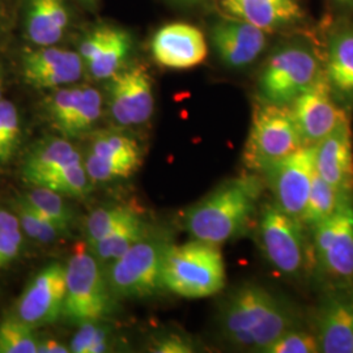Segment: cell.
I'll list each match as a JSON object with an SVG mask.
<instances>
[{"label":"cell","instance_id":"14","mask_svg":"<svg viewBox=\"0 0 353 353\" xmlns=\"http://www.w3.org/2000/svg\"><path fill=\"white\" fill-rule=\"evenodd\" d=\"M290 106L303 145H316L348 117L335 100L325 72Z\"/></svg>","mask_w":353,"mask_h":353},{"label":"cell","instance_id":"5","mask_svg":"<svg viewBox=\"0 0 353 353\" xmlns=\"http://www.w3.org/2000/svg\"><path fill=\"white\" fill-rule=\"evenodd\" d=\"M303 147L288 105L259 100L252 109V125L243 148V164L254 173L265 170Z\"/></svg>","mask_w":353,"mask_h":353},{"label":"cell","instance_id":"9","mask_svg":"<svg viewBox=\"0 0 353 353\" xmlns=\"http://www.w3.org/2000/svg\"><path fill=\"white\" fill-rule=\"evenodd\" d=\"M322 72L312 49L299 43L285 45L265 62L258 80L259 100L290 106Z\"/></svg>","mask_w":353,"mask_h":353},{"label":"cell","instance_id":"8","mask_svg":"<svg viewBox=\"0 0 353 353\" xmlns=\"http://www.w3.org/2000/svg\"><path fill=\"white\" fill-rule=\"evenodd\" d=\"M170 243L164 237L148 233L105 268L109 287L115 297L144 299L164 287L165 252Z\"/></svg>","mask_w":353,"mask_h":353},{"label":"cell","instance_id":"10","mask_svg":"<svg viewBox=\"0 0 353 353\" xmlns=\"http://www.w3.org/2000/svg\"><path fill=\"white\" fill-rule=\"evenodd\" d=\"M312 254L323 278L336 285L352 283L353 199L313 229Z\"/></svg>","mask_w":353,"mask_h":353},{"label":"cell","instance_id":"45","mask_svg":"<svg viewBox=\"0 0 353 353\" xmlns=\"http://www.w3.org/2000/svg\"><path fill=\"white\" fill-rule=\"evenodd\" d=\"M1 265H4V263H3V262H1V259H0V267H1Z\"/></svg>","mask_w":353,"mask_h":353},{"label":"cell","instance_id":"2","mask_svg":"<svg viewBox=\"0 0 353 353\" xmlns=\"http://www.w3.org/2000/svg\"><path fill=\"white\" fill-rule=\"evenodd\" d=\"M262 190L252 174L229 179L185 211L183 225L194 240L217 246L233 240L252 223Z\"/></svg>","mask_w":353,"mask_h":353},{"label":"cell","instance_id":"43","mask_svg":"<svg viewBox=\"0 0 353 353\" xmlns=\"http://www.w3.org/2000/svg\"><path fill=\"white\" fill-rule=\"evenodd\" d=\"M0 164H6L4 157H3V151H1V145H0Z\"/></svg>","mask_w":353,"mask_h":353},{"label":"cell","instance_id":"19","mask_svg":"<svg viewBox=\"0 0 353 353\" xmlns=\"http://www.w3.org/2000/svg\"><path fill=\"white\" fill-rule=\"evenodd\" d=\"M350 115L314 145L318 176L344 194L353 195V139Z\"/></svg>","mask_w":353,"mask_h":353},{"label":"cell","instance_id":"15","mask_svg":"<svg viewBox=\"0 0 353 353\" xmlns=\"http://www.w3.org/2000/svg\"><path fill=\"white\" fill-rule=\"evenodd\" d=\"M85 71L79 52L54 46H37L24 52L21 74L26 84L36 89L68 87Z\"/></svg>","mask_w":353,"mask_h":353},{"label":"cell","instance_id":"4","mask_svg":"<svg viewBox=\"0 0 353 353\" xmlns=\"http://www.w3.org/2000/svg\"><path fill=\"white\" fill-rule=\"evenodd\" d=\"M114 299L100 261L79 243L65 265L62 316L75 325L100 322L113 313Z\"/></svg>","mask_w":353,"mask_h":353},{"label":"cell","instance_id":"26","mask_svg":"<svg viewBox=\"0 0 353 353\" xmlns=\"http://www.w3.org/2000/svg\"><path fill=\"white\" fill-rule=\"evenodd\" d=\"M353 199V195L344 194L316 174L307 198L301 221L305 227L314 229L335 214L343 203Z\"/></svg>","mask_w":353,"mask_h":353},{"label":"cell","instance_id":"29","mask_svg":"<svg viewBox=\"0 0 353 353\" xmlns=\"http://www.w3.org/2000/svg\"><path fill=\"white\" fill-rule=\"evenodd\" d=\"M102 105L101 93L97 89L84 85L80 103L62 134L64 138H77L89 132L101 118Z\"/></svg>","mask_w":353,"mask_h":353},{"label":"cell","instance_id":"35","mask_svg":"<svg viewBox=\"0 0 353 353\" xmlns=\"http://www.w3.org/2000/svg\"><path fill=\"white\" fill-rule=\"evenodd\" d=\"M319 352L316 335L301 327L284 332L274 341L265 353H316Z\"/></svg>","mask_w":353,"mask_h":353},{"label":"cell","instance_id":"44","mask_svg":"<svg viewBox=\"0 0 353 353\" xmlns=\"http://www.w3.org/2000/svg\"><path fill=\"white\" fill-rule=\"evenodd\" d=\"M0 100H1V79H0Z\"/></svg>","mask_w":353,"mask_h":353},{"label":"cell","instance_id":"33","mask_svg":"<svg viewBox=\"0 0 353 353\" xmlns=\"http://www.w3.org/2000/svg\"><path fill=\"white\" fill-rule=\"evenodd\" d=\"M21 140L20 115L14 103L0 100V145L3 151L4 163L7 164Z\"/></svg>","mask_w":353,"mask_h":353},{"label":"cell","instance_id":"25","mask_svg":"<svg viewBox=\"0 0 353 353\" xmlns=\"http://www.w3.org/2000/svg\"><path fill=\"white\" fill-rule=\"evenodd\" d=\"M147 234L148 229L145 223L140 219L139 214H135L88 248L100 262L108 263L119 258Z\"/></svg>","mask_w":353,"mask_h":353},{"label":"cell","instance_id":"28","mask_svg":"<svg viewBox=\"0 0 353 353\" xmlns=\"http://www.w3.org/2000/svg\"><path fill=\"white\" fill-rule=\"evenodd\" d=\"M24 198L38 212L48 217L57 225L63 228L64 230L70 232V228L74 223V212L68 204L64 202L63 195L52 190L33 186V189L26 192Z\"/></svg>","mask_w":353,"mask_h":353},{"label":"cell","instance_id":"39","mask_svg":"<svg viewBox=\"0 0 353 353\" xmlns=\"http://www.w3.org/2000/svg\"><path fill=\"white\" fill-rule=\"evenodd\" d=\"M8 3H10V0H0V26L4 21L6 12H7V8H8Z\"/></svg>","mask_w":353,"mask_h":353},{"label":"cell","instance_id":"31","mask_svg":"<svg viewBox=\"0 0 353 353\" xmlns=\"http://www.w3.org/2000/svg\"><path fill=\"white\" fill-rule=\"evenodd\" d=\"M135 214L137 211L128 205H110L96 210L85 221L87 245L92 246Z\"/></svg>","mask_w":353,"mask_h":353},{"label":"cell","instance_id":"22","mask_svg":"<svg viewBox=\"0 0 353 353\" xmlns=\"http://www.w3.org/2000/svg\"><path fill=\"white\" fill-rule=\"evenodd\" d=\"M229 17H234L272 32L301 20L303 11L296 0H220Z\"/></svg>","mask_w":353,"mask_h":353},{"label":"cell","instance_id":"13","mask_svg":"<svg viewBox=\"0 0 353 353\" xmlns=\"http://www.w3.org/2000/svg\"><path fill=\"white\" fill-rule=\"evenodd\" d=\"M64 296L65 267L51 263L28 283L14 306V316L33 328L51 325L62 316Z\"/></svg>","mask_w":353,"mask_h":353},{"label":"cell","instance_id":"11","mask_svg":"<svg viewBox=\"0 0 353 353\" xmlns=\"http://www.w3.org/2000/svg\"><path fill=\"white\" fill-rule=\"evenodd\" d=\"M262 176L279 208L301 220L316 176L314 145H303L270 166Z\"/></svg>","mask_w":353,"mask_h":353},{"label":"cell","instance_id":"42","mask_svg":"<svg viewBox=\"0 0 353 353\" xmlns=\"http://www.w3.org/2000/svg\"><path fill=\"white\" fill-rule=\"evenodd\" d=\"M334 1H336L339 4H351V0H334Z\"/></svg>","mask_w":353,"mask_h":353},{"label":"cell","instance_id":"23","mask_svg":"<svg viewBox=\"0 0 353 353\" xmlns=\"http://www.w3.org/2000/svg\"><path fill=\"white\" fill-rule=\"evenodd\" d=\"M325 76L334 96L353 101V28L336 30L328 42Z\"/></svg>","mask_w":353,"mask_h":353},{"label":"cell","instance_id":"17","mask_svg":"<svg viewBox=\"0 0 353 353\" xmlns=\"http://www.w3.org/2000/svg\"><path fill=\"white\" fill-rule=\"evenodd\" d=\"M131 46L132 39L126 30L100 26L81 38L77 52L89 75L96 80H108L122 68Z\"/></svg>","mask_w":353,"mask_h":353},{"label":"cell","instance_id":"7","mask_svg":"<svg viewBox=\"0 0 353 353\" xmlns=\"http://www.w3.org/2000/svg\"><path fill=\"white\" fill-rule=\"evenodd\" d=\"M303 221L265 203L258 221V243L267 262L280 275L303 278L313 256Z\"/></svg>","mask_w":353,"mask_h":353},{"label":"cell","instance_id":"32","mask_svg":"<svg viewBox=\"0 0 353 353\" xmlns=\"http://www.w3.org/2000/svg\"><path fill=\"white\" fill-rule=\"evenodd\" d=\"M23 246V229L14 211L0 207V259L4 265L16 259Z\"/></svg>","mask_w":353,"mask_h":353},{"label":"cell","instance_id":"3","mask_svg":"<svg viewBox=\"0 0 353 353\" xmlns=\"http://www.w3.org/2000/svg\"><path fill=\"white\" fill-rule=\"evenodd\" d=\"M225 279V263L217 245L194 240L168 246L163 281L170 292L185 299H204L221 292Z\"/></svg>","mask_w":353,"mask_h":353},{"label":"cell","instance_id":"16","mask_svg":"<svg viewBox=\"0 0 353 353\" xmlns=\"http://www.w3.org/2000/svg\"><path fill=\"white\" fill-rule=\"evenodd\" d=\"M319 352L353 353V292L336 285L327 293L316 316Z\"/></svg>","mask_w":353,"mask_h":353},{"label":"cell","instance_id":"36","mask_svg":"<svg viewBox=\"0 0 353 353\" xmlns=\"http://www.w3.org/2000/svg\"><path fill=\"white\" fill-rule=\"evenodd\" d=\"M83 163L89 179L92 182H108V181L132 176V173L126 168L106 161L89 152L85 159H83Z\"/></svg>","mask_w":353,"mask_h":353},{"label":"cell","instance_id":"24","mask_svg":"<svg viewBox=\"0 0 353 353\" xmlns=\"http://www.w3.org/2000/svg\"><path fill=\"white\" fill-rule=\"evenodd\" d=\"M88 152L106 161L126 168L132 174L139 169L141 163L137 141L113 131L96 132L90 140Z\"/></svg>","mask_w":353,"mask_h":353},{"label":"cell","instance_id":"20","mask_svg":"<svg viewBox=\"0 0 353 353\" xmlns=\"http://www.w3.org/2000/svg\"><path fill=\"white\" fill-rule=\"evenodd\" d=\"M211 42L220 61L230 68H245L263 52L265 30L234 17L223 19L211 28Z\"/></svg>","mask_w":353,"mask_h":353},{"label":"cell","instance_id":"41","mask_svg":"<svg viewBox=\"0 0 353 353\" xmlns=\"http://www.w3.org/2000/svg\"><path fill=\"white\" fill-rule=\"evenodd\" d=\"M178 1H181V3H183V4H195V3H198V1H201V0H178Z\"/></svg>","mask_w":353,"mask_h":353},{"label":"cell","instance_id":"27","mask_svg":"<svg viewBox=\"0 0 353 353\" xmlns=\"http://www.w3.org/2000/svg\"><path fill=\"white\" fill-rule=\"evenodd\" d=\"M13 211L19 217L23 233H26L30 240L37 243L49 245L55 241L61 240L70 233L64 230L63 228L52 223L41 212H38L33 205L26 202L24 196L19 198L14 202Z\"/></svg>","mask_w":353,"mask_h":353},{"label":"cell","instance_id":"38","mask_svg":"<svg viewBox=\"0 0 353 353\" xmlns=\"http://www.w3.org/2000/svg\"><path fill=\"white\" fill-rule=\"evenodd\" d=\"M71 352L70 347L64 345L55 339H39L38 338L37 353H67Z\"/></svg>","mask_w":353,"mask_h":353},{"label":"cell","instance_id":"21","mask_svg":"<svg viewBox=\"0 0 353 353\" xmlns=\"http://www.w3.org/2000/svg\"><path fill=\"white\" fill-rule=\"evenodd\" d=\"M71 24L65 0H26L24 34L34 46H54L62 41Z\"/></svg>","mask_w":353,"mask_h":353},{"label":"cell","instance_id":"18","mask_svg":"<svg viewBox=\"0 0 353 353\" xmlns=\"http://www.w3.org/2000/svg\"><path fill=\"white\" fill-rule=\"evenodd\" d=\"M153 59L166 68L189 70L202 64L207 54V41L202 30L185 23L160 28L152 37Z\"/></svg>","mask_w":353,"mask_h":353},{"label":"cell","instance_id":"1","mask_svg":"<svg viewBox=\"0 0 353 353\" xmlns=\"http://www.w3.org/2000/svg\"><path fill=\"white\" fill-rule=\"evenodd\" d=\"M296 306L263 285L246 284L229 294L220 312V328L232 345L254 352L265 350L284 332L301 327Z\"/></svg>","mask_w":353,"mask_h":353},{"label":"cell","instance_id":"40","mask_svg":"<svg viewBox=\"0 0 353 353\" xmlns=\"http://www.w3.org/2000/svg\"><path fill=\"white\" fill-rule=\"evenodd\" d=\"M76 1L80 3L81 6H84L85 8H89V10L96 8L97 4H99V0H76Z\"/></svg>","mask_w":353,"mask_h":353},{"label":"cell","instance_id":"37","mask_svg":"<svg viewBox=\"0 0 353 353\" xmlns=\"http://www.w3.org/2000/svg\"><path fill=\"white\" fill-rule=\"evenodd\" d=\"M151 351L157 353H190L194 351V347L186 338L176 334H170L154 341Z\"/></svg>","mask_w":353,"mask_h":353},{"label":"cell","instance_id":"12","mask_svg":"<svg viewBox=\"0 0 353 353\" xmlns=\"http://www.w3.org/2000/svg\"><path fill=\"white\" fill-rule=\"evenodd\" d=\"M108 80V108L114 121L126 127L148 122L154 109V96L147 68L134 64L121 68Z\"/></svg>","mask_w":353,"mask_h":353},{"label":"cell","instance_id":"34","mask_svg":"<svg viewBox=\"0 0 353 353\" xmlns=\"http://www.w3.org/2000/svg\"><path fill=\"white\" fill-rule=\"evenodd\" d=\"M70 345V351L75 353H102L109 348V334L100 322H84L79 325Z\"/></svg>","mask_w":353,"mask_h":353},{"label":"cell","instance_id":"6","mask_svg":"<svg viewBox=\"0 0 353 353\" xmlns=\"http://www.w3.org/2000/svg\"><path fill=\"white\" fill-rule=\"evenodd\" d=\"M21 176L30 186L52 190L63 196L83 198L90 192V179L83 157L65 139L39 141L28 153Z\"/></svg>","mask_w":353,"mask_h":353},{"label":"cell","instance_id":"30","mask_svg":"<svg viewBox=\"0 0 353 353\" xmlns=\"http://www.w3.org/2000/svg\"><path fill=\"white\" fill-rule=\"evenodd\" d=\"M36 328L28 326L16 316L0 322V353H37Z\"/></svg>","mask_w":353,"mask_h":353},{"label":"cell","instance_id":"46","mask_svg":"<svg viewBox=\"0 0 353 353\" xmlns=\"http://www.w3.org/2000/svg\"><path fill=\"white\" fill-rule=\"evenodd\" d=\"M351 4H353V0H351Z\"/></svg>","mask_w":353,"mask_h":353}]
</instances>
